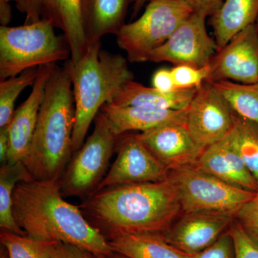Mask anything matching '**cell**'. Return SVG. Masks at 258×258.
I'll list each match as a JSON object with an SVG mask.
<instances>
[{"label": "cell", "instance_id": "6da1fadb", "mask_svg": "<svg viewBox=\"0 0 258 258\" xmlns=\"http://www.w3.org/2000/svg\"><path fill=\"white\" fill-rule=\"evenodd\" d=\"M13 212L19 227L31 238L73 244L98 258L114 254L101 231L62 198L60 179L19 183L13 194Z\"/></svg>", "mask_w": 258, "mask_h": 258}, {"label": "cell", "instance_id": "7a4b0ae2", "mask_svg": "<svg viewBox=\"0 0 258 258\" xmlns=\"http://www.w3.org/2000/svg\"><path fill=\"white\" fill-rule=\"evenodd\" d=\"M81 208L109 233L163 234L182 213L174 181L110 186L88 197Z\"/></svg>", "mask_w": 258, "mask_h": 258}, {"label": "cell", "instance_id": "3957f363", "mask_svg": "<svg viewBox=\"0 0 258 258\" xmlns=\"http://www.w3.org/2000/svg\"><path fill=\"white\" fill-rule=\"evenodd\" d=\"M76 106L71 62L55 66L24 164L34 179H60L73 154Z\"/></svg>", "mask_w": 258, "mask_h": 258}, {"label": "cell", "instance_id": "277c9868", "mask_svg": "<svg viewBox=\"0 0 258 258\" xmlns=\"http://www.w3.org/2000/svg\"><path fill=\"white\" fill-rule=\"evenodd\" d=\"M70 62L76 106L73 134V154H76L102 107L113 103L123 86L133 81L134 75L126 59L102 50L101 41L90 45L76 64Z\"/></svg>", "mask_w": 258, "mask_h": 258}, {"label": "cell", "instance_id": "5b68a950", "mask_svg": "<svg viewBox=\"0 0 258 258\" xmlns=\"http://www.w3.org/2000/svg\"><path fill=\"white\" fill-rule=\"evenodd\" d=\"M47 20L0 28V80L32 68L55 64L71 55L66 37L57 36Z\"/></svg>", "mask_w": 258, "mask_h": 258}, {"label": "cell", "instance_id": "8992f818", "mask_svg": "<svg viewBox=\"0 0 258 258\" xmlns=\"http://www.w3.org/2000/svg\"><path fill=\"white\" fill-rule=\"evenodd\" d=\"M193 13L184 0H150L142 16L115 35L117 44L131 62H147Z\"/></svg>", "mask_w": 258, "mask_h": 258}, {"label": "cell", "instance_id": "52a82bcc", "mask_svg": "<svg viewBox=\"0 0 258 258\" xmlns=\"http://www.w3.org/2000/svg\"><path fill=\"white\" fill-rule=\"evenodd\" d=\"M182 213L217 212L235 216L255 191L237 187L200 170L195 165L171 171Z\"/></svg>", "mask_w": 258, "mask_h": 258}, {"label": "cell", "instance_id": "ba28073f", "mask_svg": "<svg viewBox=\"0 0 258 258\" xmlns=\"http://www.w3.org/2000/svg\"><path fill=\"white\" fill-rule=\"evenodd\" d=\"M95 128L82 147L75 154L60 178L61 192L67 197H89L103 179L118 143L117 137L105 115L100 112Z\"/></svg>", "mask_w": 258, "mask_h": 258}, {"label": "cell", "instance_id": "9c48e42d", "mask_svg": "<svg viewBox=\"0 0 258 258\" xmlns=\"http://www.w3.org/2000/svg\"><path fill=\"white\" fill-rule=\"evenodd\" d=\"M207 17L194 12L165 43L152 52L149 61L197 68L209 66L219 48L215 40L208 35L205 25Z\"/></svg>", "mask_w": 258, "mask_h": 258}, {"label": "cell", "instance_id": "30bf717a", "mask_svg": "<svg viewBox=\"0 0 258 258\" xmlns=\"http://www.w3.org/2000/svg\"><path fill=\"white\" fill-rule=\"evenodd\" d=\"M234 113L212 83L198 88L187 108L186 126L203 149L220 142L233 125Z\"/></svg>", "mask_w": 258, "mask_h": 258}, {"label": "cell", "instance_id": "8fae6325", "mask_svg": "<svg viewBox=\"0 0 258 258\" xmlns=\"http://www.w3.org/2000/svg\"><path fill=\"white\" fill-rule=\"evenodd\" d=\"M169 172L137 134H131L120 141L116 159L95 192L118 185L164 181Z\"/></svg>", "mask_w": 258, "mask_h": 258}, {"label": "cell", "instance_id": "7c38bea8", "mask_svg": "<svg viewBox=\"0 0 258 258\" xmlns=\"http://www.w3.org/2000/svg\"><path fill=\"white\" fill-rule=\"evenodd\" d=\"M208 82L220 81L251 84L258 82V31L255 23L239 32L219 49L210 63Z\"/></svg>", "mask_w": 258, "mask_h": 258}, {"label": "cell", "instance_id": "4fadbf2b", "mask_svg": "<svg viewBox=\"0 0 258 258\" xmlns=\"http://www.w3.org/2000/svg\"><path fill=\"white\" fill-rule=\"evenodd\" d=\"M235 216L217 212L182 213L162 235L171 245L187 254L201 252L230 228Z\"/></svg>", "mask_w": 258, "mask_h": 258}, {"label": "cell", "instance_id": "5bb4252c", "mask_svg": "<svg viewBox=\"0 0 258 258\" xmlns=\"http://www.w3.org/2000/svg\"><path fill=\"white\" fill-rule=\"evenodd\" d=\"M137 135L169 171L195 165L205 150L184 124L161 125Z\"/></svg>", "mask_w": 258, "mask_h": 258}, {"label": "cell", "instance_id": "9a60e30c", "mask_svg": "<svg viewBox=\"0 0 258 258\" xmlns=\"http://www.w3.org/2000/svg\"><path fill=\"white\" fill-rule=\"evenodd\" d=\"M55 64L39 67V74L26 101L15 110L9 123L10 151L8 163L23 161L30 150L39 113L48 82Z\"/></svg>", "mask_w": 258, "mask_h": 258}, {"label": "cell", "instance_id": "2e32d148", "mask_svg": "<svg viewBox=\"0 0 258 258\" xmlns=\"http://www.w3.org/2000/svg\"><path fill=\"white\" fill-rule=\"evenodd\" d=\"M195 166L227 184L256 191L258 181L244 164L228 136L204 150Z\"/></svg>", "mask_w": 258, "mask_h": 258}, {"label": "cell", "instance_id": "e0dca14e", "mask_svg": "<svg viewBox=\"0 0 258 258\" xmlns=\"http://www.w3.org/2000/svg\"><path fill=\"white\" fill-rule=\"evenodd\" d=\"M101 112L108 120L113 133L120 137L132 131L147 132L173 123L186 125L187 108L176 111L142 106H120L111 103L103 106Z\"/></svg>", "mask_w": 258, "mask_h": 258}, {"label": "cell", "instance_id": "ac0fdd59", "mask_svg": "<svg viewBox=\"0 0 258 258\" xmlns=\"http://www.w3.org/2000/svg\"><path fill=\"white\" fill-rule=\"evenodd\" d=\"M42 20L50 21L64 33L71 49V60L76 64L88 49L83 29L82 0H46Z\"/></svg>", "mask_w": 258, "mask_h": 258}, {"label": "cell", "instance_id": "d6986e66", "mask_svg": "<svg viewBox=\"0 0 258 258\" xmlns=\"http://www.w3.org/2000/svg\"><path fill=\"white\" fill-rule=\"evenodd\" d=\"M135 0H82L83 29L88 47L125 25L129 5Z\"/></svg>", "mask_w": 258, "mask_h": 258}, {"label": "cell", "instance_id": "ffe728a7", "mask_svg": "<svg viewBox=\"0 0 258 258\" xmlns=\"http://www.w3.org/2000/svg\"><path fill=\"white\" fill-rule=\"evenodd\" d=\"M198 88L164 92L131 81L123 86L113 103L120 106H142L167 110H184L189 107Z\"/></svg>", "mask_w": 258, "mask_h": 258}, {"label": "cell", "instance_id": "44dd1931", "mask_svg": "<svg viewBox=\"0 0 258 258\" xmlns=\"http://www.w3.org/2000/svg\"><path fill=\"white\" fill-rule=\"evenodd\" d=\"M212 16L215 41L220 49L239 32L254 24L258 17V0H225Z\"/></svg>", "mask_w": 258, "mask_h": 258}, {"label": "cell", "instance_id": "7402d4cb", "mask_svg": "<svg viewBox=\"0 0 258 258\" xmlns=\"http://www.w3.org/2000/svg\"><path fill=\"white\" fill-rule=\"evenodd\" d=\"M108 241L113 252L128 258H191L169 244L162 234H118Z\"/></svg>", "mask_w": 258, "mask_h": 258}, {"label": "cell", "instance_id": "603a6c76", "mask_svg": "<svg viewBox=\"0 0 258 258\" xmlns=\"http://www.w3.org/2000/svg\"><path fill=\"white\" fill-rule=\"evenodd\" d=\"M34 179L23 161L2 165L0 169V227L20 235H26L15 221L13 212V194L21 181Z\"/></svg>", "mask_w": 258, "mask_h": 258}, {"label": "cell", "instance_id": "cb8c5ba5", "mask_svg": "<svg viewBox=\"0 0 258 258\" xmlns=\"http://www.w3.org/2000/svg\"><path fill=\"white\" fill-rule=\"evenodd\" d=\"M235 114L258 124V82L244 84L230 81L212 83Z\"/></svg>", "mask_w": 258, "mask_h": 258}, {"label": "cell", "instance_id": "d4e9b609", "mask_svg": "<svg viewBox=\"0 0 258 258\" xmlns=\"http://www.w3.org/2000/svg\"><path fill=\"white\" fill-rule=\"evenodd\" d=\"M227 136L247 169L258 181V124L235 113L233 125Z\"/></svg>", "mask_w": 258, "mask_h": 258}, {"label": "cell", "instance_id": "484cf974", "mask_svg": "<svg viewBox=\"0 0 258 258\" xmlns=\"http://www.w3.org/2000/svg\"><path fill=\"white\" fill-rule=\"evenodd\" d=\"M0 241L10 258H54L60 242L35 240L9 231L1 230Z\"/></svg>", "mask_w": 258, "mask_h": 258}, {"label": "cell", "instance_id": "4316f807", "mask_svg": "<svg viewBox=\"0 0 258 258\" xmlns=\"http://www.w3.org/2000/svg\"><path fill=\"white\" fill-rule=\"evenodd\" d=\"M38 74L39 67L32 68L18 76L0 81V128L9 124L19 95L25 88L33 86Z\"/></svg>", "mask_w": 258, "mask_h": 258}, {"label": "cell", "instance_id": "83f0119b", "mask_svg": "<svg viewBox=\"0 0 258 258\" xmlns=\"http://www.w3.org/2000/svg\"><path fill=\"white\" fill-rule=\"evenodd\" d=\"M176 88H200L210 79V64L197 68L189 64H177L171 70Z\"/></svg>", "mask_w": 258, "mask_h": 258}, {"label": "cell", "instance_id": "f1b7e54d", "mask_svg": "<svg viewBox=\"0 0 258 258\" xmlns=\"http://www.w3.org/2000/svg\"><path fill=\"white\" fill-rule=\"evenodd\" d=\"M235 218L258 245V188L253 198L244 204Z\"/></svg>", "mask_w": 258, "mask_h": 258}, {"label": "cell", "instance_id": "f546056e", "mask_svg": "<svg viewBox=\"0 0 258 258\" xmlns=\"http://www.w3.org/2000/svg\"><path fill=\"white\" fill-rule=\"evenodd\" d=\"M229 230L233 240L235 258H258L257 244L237 220H234Z\"/></svg>", "mask_w": 258, "mask_h": 258}, {"label": "cell", "instance_id": "4dcf8cb0", "mask_svg": "<svg viewBox=\"0 0 258 258\" xmlns=\"http://www.w3.org/2000/svg\"><path fill=\"white\" fill-rule=\"evenodd\" d=\"M230 229V228H229ZM191 258H235L233 240L230 230L226 231L213 244Z\"/></svg>", "mask_w": 258, "mask_h": 258}, {"label": "cell", "instance_id": "1f68e13d", "mask_svg": "<svg viewBox=\"0 0 258 258\" xmlns=\"http://www.w3.org/2000/svg\"><path fill=\"white\" fill-rule=\"evenodd\" d=\"M46 0H18L17 8L25 15V24L37 23L42 20Z\"/></svg>", "mask_w": 258, "mask_h": 258}, {"label": "cell", "instance_id": "d6a6232c", "mask_svg": "<svg viewBox=\"0 0 258 258\" xmlns=\"http://www.w3.org/2000/svg\"><path fill=\"white\" fill-rule=\"evenodd\" d=\"M152 87L164 92H171L177 89L171 70L161 69L154 73L152 77Z\"/></svg>", "mask_w": 258, "mask_h": 258}, {"label": "cell", "instance_id": "836d02e7", "mask_svg": "<svg viewBox=\"0 0 258 258\" xmlns=\"http://www.w3.org/2000/svg\"><path fill=\"white\" fill-rule=\"evenodd\" d=\"M191 7L194 12L203 13L209 16L212 15L220 9L223 0H184Z\"/></svg>", "mask_w": 258, "mask_h": 258}, {"label": "cell", "instance_id": "e575fe53", "mask_svg": "<svg viewBox=\"0 0 258 258\" xmlns=\"http://www.w3.org/2000/svg\"><path fill=\"white\" fill-rule=\"evenodd\" d=\"M54 258H96L86 249L73 244L60 243L57 255Z\"/></svg>", "mask_w": 258, "mask_h": 258}, {"label": "cell", "instance_id": "d590c367", "mask_svg": "<svg viewBox=\"0 0 258 258\" xmlns=\"http://www.w3.org/2000/svg\"><path fill=\"white\" fill-rule=\"evenodd\" d=\"M9 124L0 128V162L2 165L8 163L10 151Z\"/></svg>", "mask_w": 258, "mask_h": 258}, {"label": "cell", "instance_id": "8d00e7d4", "mask_svg": "<svg viewBox=\"0 0 258 258\" xmlns=\"http://www.w3.org/2000/svg\"><path fill=\"white\" fill-rule=\"evenodd\" d=\"M11 2L18 0H0V23L2 26H8L12 18Z\"/></svg>", "mask_w": 258, "mask_h": 258}, {"label": "cell", "instance_id": "74e56055", "mask_svg": "<svg viewBox=\"0 0 258 258\" xmlns=\"http://www.w3.org/2000/svg\"><path fill=\"white\" fill-rule=\"evenodd\" d=\"M150 0H135L134 3L133 10H132V19L137 16L144 5L149 3Z\"/></svg>", "mask_w": 258, "mask_h": 258}, {"label": "cell", "instance_id": "f35d334b", "mask_svg": "<svg viewBox=\"0 0 258 258\" xmlns=\"http://www.w3.org/2000/svg\"><path fill=\"white\" fill-rule=\"evenodd\" d=\"M0 258H10L9 254H8V250L4 247L2 246L1 247V257Z\"/></svg>", "mask_w": 258, "mask_h": 258}, {"label": "cell", "instance_id": "ab89813d", "mask_svg": "<svg viewBox=\"0 0 258 258\" xmlns=\"http://www.w3.org/2000/svg\"><path fill=\"white\" fill-rule=\"evenodd\" d=\"M110 258H128L127 257H125V256L122 255V254H118V253H115L113 254V255L111 256Z\"/></svg>", "mask_w": 258, "mask_h": 258}, {"label": "cell", "instance_id": "60d3db41", "mask_svg": "<svg viewBox=\"0 0 258 258\" xmlns=\"http://www.w3.org/2000/svg\"><path fill=\"white\" fill-rule=\"evenodd\" d=\"M256 22H257V23H256L255 25H256V27H257V31H258V17L257 18V20H256Z\"/></svg>", "mask_w": 258, "mask_h": 258}, {"label": "cell", "instance_id": "b9f144b4", "mask_svg": "<svg viewBox=\"0 0 258 258\" xmlns=\"http://www.w3.org/2000/svg\"><path fill=\"white\" fill-rule=\"evenodd\" d=\"M96 258H98V257H96Z\"/></svg>", "mask_w": 258, "mask_h": 258}]
</instances>
